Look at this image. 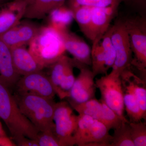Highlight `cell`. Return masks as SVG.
<instances>
[{"instance_id":"obj_1","label":"cell","mask_w":146,"mask_h":146,"mask_svg":"<svg viewBox=\"0 0 146 146\" xmlns=\"http://www.w3.org/2000/svg\"><path fill=\"white\" fill-rule=\"evenodd\" d=\"M0 118L5 123L14 142L24 137L36 141L39 131L22 113L9 86L1 76Z\"/></svg>"},{"instance_id":"obj_2","label":"cell","mask_w":146,"mask_h":146,"mask_svg":"<svg viewBox=\"0 0 146 146\" xmlns=\"http://www.w3.org/2000/svg\"><path fill=\"white\" fill-rule=\"evenodd\" d=\"M29 50L43 68H49L66 51L61 33L52 27H40Z\"/></svg>"},{"instance_id":"obj_3","label":"cell","mask_w":146,"mask_h":146,"mask_svg":"<svg viewBox=\"0 0 146 146\" xmlns=\"http://www.w3.org/2000/svg\"><path fill=\"white\" fill-rule=\"evenodd\" d=\"M21 112L39 131H55L53 117L56 103L53 100L31 94L15 97Z\"/></svg>"},{"instance_id":"obj_4","label":"cell","mask_w":146,"mask_h":146,"mask_svg":"<svg viewBox=\"0 0 146 146\" xmlns=\"http://www.w3.org/2000/svg\"><path fill=\"white\" fill-rule=\"evenodd\" d=\"M134 58L131 66L143 76L146 71V19L140 16L129 17L123 20Z\"/></svg>"},{"instance_id":"obj_5","label":"cell","mask_w":146,"mask_h":146,"mask_svg":"<svg viewBox=\"0 0 146 146\" xmlns=\"http://www.w3.org/2000/svg\"><path fill=\"white\" fill-rule=\"evenodd\" d=\"M95 84L100 92L101 101L124 122H129L124 115L123 90L120 76L111 72L97 79Z\"/></svg>"},{"instance_id":"obj_6","label":"cell","mask_w":146,"mask_h":146,"mask_svg":"<svg viewBox=\"0 0 146 146\" xmlns=\"http://www.w3.org/2000/svg\"><path fill=\"white\" fill-rule=\"evenodd\" d=\"M79 115H75L72 108L66 102L56 103L54 113L55 132L60 146L75 145L74 135L78 124Z\"/></svg>"},{"instance_id":"obj_7","label":"cell","mask_w":146,"mask_h":146,"mask_svg":"<svg viewBox=\"0 0 146 146\" xmlns=\"http://www.w3.org/2000/svg\"><path fill=\"white\" fill-rule=\"evenodd\" d=\"M110 29L111 41L116 53L111 72L120 76L124 71L130 69L132 52L123 20H118Z\"/></svg>"},{"instance_id":"obj_8","label":"cell","mask_w":146,"mask_h":146,"mask_svg":"<svg viewBox=\"0 0 146 146\" xmlns=\"http://www.w3.org/2000/svg\"><path fill=\"white\" fill-rule=\"evenodd\" d=\"M70 104L79 115L90 116L104 124L109 130L118 128L124 122L104 102L95 98L81 103Z\"/></svg>"},{"instance_id":"obj_9","label":"cell","mask_w":146,"mask_h":146,"mask_svg":"<svg viewBox=\"0 0 146 146\" xmlns=\"http://www.w3.org/2000/svg\"><path fill=\"white\" fill-rule=\"evenodd\" d=\"M14 86L18 94H31L50 100L56 95L49 77L42 70L22 76Z\"/></svg>"},{"instance_id":"obj_10","label":"cell","mask_w":146,"mask_h":146,"mask_svg":"<svg viewBox=\"0 0 146 146\" xmlns=\"http://www.w3.org/2000/svg\"><path fill=\"white\" fill-rule=\"evenodd\" d=\"M88 66L82 64L75 65L79 69L80 72L70 91L68 98L69 102L81 103L95 98L96 89L94 80L95 77Z\"/></svg>"},{"instance_id":"obj_11","label":"cell","mask_w":146,"mask_h":146,"mask_svg":"<svg viewBox=\"0 0 146 146\" xmlns=\"http://www.w3.org/2000/svg\"><path fill=\"white\" fill-rule=\"evenodd\" d=\"M21 21L0 36V39L10 48L29 44L40 28L31 21Z\"/></svg>"},{"instance_id":"obj_12","label":"cell","mask_w":146,"mask_h":146,"mask_svg":"<svg viewBox=\"0 0 146 146\" xmlns=\"http://www.w3.org/2000/svg\"><path fill=\"white\" fill-rule=\"evenodd\" d=\"M60 32L65 50L73 56L74 65L79 64L91 66V49L88 44L81 37L68 30Z\"/></svg>"},{"instance_id":"obj_13","label":"cell","mask_w":146,"mask_h":146,"mask_svg":"<svg viewBox=\"0 0 146 146\" xmlns=\"http://www.w3.org/2000/svg\"><path fill=\"white\" fill-rule=\"evenodd\" d=\"M117 8L91 7V37L93 42L100 40L110 27V24L115 17Z\"/></svg>"},{"instance_id":"obj_14","label":"cell","mask_w":146,"mask_h":146,"mask_svg":"<svg viewBox=\"0 0 146 146\" xmlns=\"http://www.w3.org/2000/svg\"><path fill=\"white\" fill-rule=\"evenodd\" d=\"M12 61L16 72L20 76L42 70V68L25 46L11 48Z\"/></svg>"},{"instance_id":"obj_15","label":"cell","mask_w":146,"mask_h":146,"mask_svg":"<svg viewBox=\"0 0 146 146\" xmlns=\"http://www.w3.org/2000/svg\"><path fill=\"white\" fill-rule=\"evenodd\" d=\"M28 0H17L0 9V36L24 18Z\"/></svg>"},{"instance_id":"obj_16","label":"cell","mask_w":146,"mask_h":146,"mask_svg":"<svg viewBox=\"0 0 146 146\" xmlns=\"http://www.w3.org/2000/svg\"><path fill=\"white\" fill-rule=\"evenodd\" d=\"M123 90V102L125 110L129 119V122H138L144 119L132 85L124 72L120 75Z\"/></svg>"},{"instance_id":"obj_17","label":"cell","mask_w":146,"mask_h":146,"mask_svg":"<svg viewBox=\"0 0 146 146\" xmlns=\"http://www.w3.org/2000/svg\"><path fill=\"white\" fill-rule=\"evenodd\" d=\"M0 76L9 88L15 86L21 77L13 66L10 48L1 39Z\"/></svg>"},{"instance_id":"obj_18","label":"cell","mask_w":146,"mask_h":146,"mask_svg":"<svg viewBox=\"0 0 146 146\" xmlns=\"http://www.w3.org/2000/svg\"><path fill=\"white\" fill-rule=\"evenodd\" d=\"M66 0H28L24 18L42 19L55 9L64 5Z\"/></svg>"},{"instance_id":"obj_19","label":"cell","mask_w":146,"mask_h":146,"mask_svg":"<svg viewBox=\"0 0 146 146\" xmlns=\"http://www.w3.org/2000/svg\"><path fill=\"white\" fill-rule=\"evenodd\" d=\"M91 51V67L94 76L99 74H107L108 71L113 67L106 52L102 48L100 40L92 42Z\"/></svg>"},{"instance_id":"obj_20","label":"cell","mask_w":146,"mask_h":146,"mask_svg":"<svg viewBox=\"0 0 146 146\" xmlns=\"http://www.w3.org/2000/svg\"><path fill=\"white\" fill-rule=\"evenodd\" d=\"M47 16L48 18V25L59 31L68 30V27L74 19L72 10L64 5L53 9Z\"/></svg>"},{"instance_id":"obj_21","label":"cell","mask_w":146,"mask_h":146,"mask_svg":"<svg viewBox=\"0 0 146 146\" xmlns=\"http://www.w3.org/2000/svg\"><path fill=\"white\" fill-rule=\"evenodd\" d=\"M104 124L94 119L86 146H110L112 136Z\"/></svg>"},{"instance_id":"obj_22","label":"cell","mask_w":146,"mask_h":146,"mask_svg":"<svg viewBox=\"0 0 146 146\" xmlns=\"http://www.w3.org/2000/svg\"><path fill=\"white\" fill-rule=\"evenodd\" d=\"M130 80L133 93L140 108L144 119L146 117V89L145 82L144 79L136 76L130 70L127 69L124 71Z\"/></svg>"},{"instance_id":"obj_23","label":"cell","mask_w":146,"mask_h":146,"mask_svg":"<svg viewBox=\"0 0 146 146\" xmlns=\"http://www.w3.org/2000/svg\"><path fill=\"white\" fill-rule=\"evenodd\" d=\"M73 12L74 19L83 34L90 39L91 29V7L80 6L70 8Z\"/></svg>"},{"instance_id":"obj_24","label":"cell","mask_w":146,"mask_h":146,"mask_svg":"<svg viewBox=\"0 0 146 146\" xmlns=\"http://www.w3.org/2000/svg\"><path fill=\"white\" fill-rule=\"evenodd\" d=\"M78 115V124L74 135V141L77 145L86 146L94 119L88 115Z\"/></svg>"},{"instance_id":"obj_25","label":"cell","mask_w":146,"mask_h":146,"mask_svg":"<svg viewBox=\"0 0 146 146\" xmlns=\"http://www.w3.org/2000/svg\"><path fill=\"white\" fill-rule=\"evenodd\" d=\"M70 59V58L67 56L63 55L49 67L50 68L49 77L56 94L58 91L64 75L66 65Z\"/></svg>"},{"instance_id":"obj_26","label":"cell","mask_w":146,"mask_h":146,"mask_svg":"<svg viewBox=\"0 0 146 146\" xmlns=\"http://www.w3.org/2000/svg\"><path fill=\"white\" fill-rule=\"evenodd\" d=\"M74 67L73 59L70 58L66 65L63 79L56 94L60 99L68 98L70 96V91L76 79L73 71Z\"/></svg>"},{"instance_id":"obj_27","label":"cell","mask_w":146,"mask_h":146,"mask_svg":"<svg viewBox=\"0 0 146 146\" xmlns=\"http://www.w3.org/2000/svg\"><path fill=\"white\" fill-rule=\"evenodd\" d=\"M129 123L123 122L119 127L114 130L110 146H134Z\"/></svg>"},{"instance_id":"obj_28","label":"cell","mask_w":146,"mask_h":146,"mask_svg":"<svg viewBox=\"0 0 146 146\" xmlns=\"http://www.w3.org/2000/svg\"><path fill=\"white\" fill-rule=\"evenodd\" d=\"M124 0H70L69 8H72L80 6L89 7L118 8L121 3Z\"/></svg>"},{"instance_id":"obj_29","label":"cell","mask_w":146,"mask_h":146,"mask_svg":"<svg viewBox=\"0 0 146 146\" xmlns=\"http://www.w3.org/2000/svg\"><path fill=\"white\" fill-rule=\"evenodd\" d=\"M131 134L134 146H146L145 122H129Z\"/></svg>"},{"instance_id":"obj_30","label":"cell","mask_w":146,"mask_h":146,"mask_svg":"<svg viewBox=\"0 0 146 146\" xmlns=\"http://www.w3.org/2000/svg\"><path fill=\"white\" fill-rule=\"evenodd\" d=\"M36 141L39 146H60L55 132L52 131H39Z\"/></svg>"},{"instance_id":"obj_31","label":"cell","mask_w":146,"mask_h":146,"mask_svg":"<svg viewBox=\"0 0 146 146\" xmlns=\"http://www.w3.org/2000/svg\"><path fill=\"white\" fill-rule=\"evenodd\" d=\"M124 2L136 9L141 16H145L143 13L145 11L146 0H124Z\"/></svg>"},{"instance_id":"obj_32","label":"cell","mask_w":146,"mask_h":146,"mask_svg":"<svg viewBox=\"0 0 146 146\" xmlns=\"http://www.w3.org/2000/svg\"><path fill=\"white\" fill-rule=\"evenodd\" d=\"M17 145L20 146H39L36 140L24 137L15 141Z\"/></svg>"},{"instance_id":"obj_33","label":"cell","mask_w":146,"mask_h":146,"mask_svg":"<svg viewBox=\"0 0 146 146\" xmlns=\"http://www.w3.org/2000/svg\"><path fill=\"white\" fill-rule=\"evenodd\" d=\"M15 143L11 141L10 138L4 136H0V146H16Z\"/></svg>"},{"instance_id":"obj_34","label":"cell","mask_w":146,"mask_h":146,"mask_svg":"<svg viewBox=\"0 0 146 146\" xmlns=\"http://www.w3.org/2000/svg\"><path fill=\"white\" fill-rule=\"evenodd\" d=\"M6 135L5 132L3 129L1 123L0 122V136H4Z\"/></svg>"}]
</instances>
